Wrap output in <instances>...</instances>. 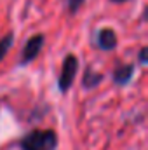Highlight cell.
Masks as SVG:
<instances>
[{
    "instance_id": "obj_6",
    "label": "cell",
    "mask_w": 148,
    "mask_h": 150,
    "mask_svg": "<svg viewBox=\"0 0 148 150\" xmlns=\"http://www.w3.org/2000/svg\"><path fill=\"white\" fill-rule=\"evenodd\" d=\"M101 80H103V74H99V72H96V70H92V68L89 67V68L85 70V74H84L82 84H84L85 89H92V87L99 86Z\"/></svg>"
},
{
    "instance_id": "obj_10",
    "label": "cell",
    "mask_w": 148,
    "mask_h": 150,
    "mask_svg": "<svg viewBox=\"0 0 148 150\" xmlns=\"http://www.w3.org/2000/svg\"><path fill=\"white\" fill-rule=\"evenodd\" d=\"M111 2H115V4H124V2H129V0H111Z\"/></svg>"
},
{
    "instance_id": "obj_7",
    "label": "cell",
    "mask_w": 148,
    "mask_h": 150,
    "mask_svg": "<svg viewBox=\"0 0 148 150\" xmlns=\"http://www.w3.org/2000/svg\"><path fill=\"white\" fill-rule=\"evenodd\" d=\"M12 42H14V33H9V35H5V37L0 40V61L5 58V54L12 47Z\"/></svg>"
},
{
    "instance_id": "obj_9",
    "label": "cell",
    "mask_w": 148,
    "mask_h": 150,
    "mask_svg": "<svg viewBox=\"0 0 148 150\" xmlns=\"http://www.w3.org/2000/svg\"><path fill=\"white\" fill-rule=\"evenodd\" d=\"M140 63L141 65H147L148 63V49L147 47H141V51H140Z\"/></svg>"
},
{
    "instance_id": "obj_1",
    "label": "cell",
    "mask_w": 148,
    "mask_h": 150,
    "mask_svg": "<svg viewBox=\"0 0 148 150\" xmlns=\"http://www.w3.org/2000/svg\"><path fill=\"white\" fill-rule=\"evenodd\" d=\"M58 134L52 129H33L21 140V150H56Z\"/></svg>"
},
{
    "instance_id": "obj_8",
    "label": "cell",
    "mask_w": 148,
    "mask_h": 150,
    "mask_svg": "<svg viewBox=\"0 0 148 150\" xmlns=\"http://www.w3.org/2000/svg\"><path fill=\"white\" fill-rule=\"evenodd\" d=\"M82 4H84V0H66V9L70 14H75V12H78Z\"/></svg>"
},
{
    "instance_id": "obj_5",
    "label": "cell",
    "mask_w": 148,
    "mask_h": 150,
    "mask_svg": "<svg viewBox=\"0 0 148 150\" xmlns=\"http://www.w3.org/2000/svg\"><path fill=\"white\" fill-rule=\"evenodd\" d=\"M134 70H136L134 65H122V67L115 68V72H113V82L118 84V86L129 84L131 79H132V75H134Z\"/></svg>"
},
{
    "instance_id": "obj_4",
    "label": "cell",
    "mask_w": 148,
    "mask_h": 150,
    "mask_svg": "<svg viewBox=\"0 0 148 150\" xmlns=\"http://www.w3.org/2000/svg\"><path fill=\"white\" fill-rule=\"evenodd\" d=\"M118 40H117V33L111 30V28H103L99 33H98V45L103 49V51H113L117 47Z\"/></svg>"
},
{
    "instance_id": "obj_3",
    "label": "cell",
    "mask_w": 148,
    "mask_h": 150,
    "mask_svg": "<svg viewBox=\"0 0 148 150\" xmlns=\"http://www.w3.org/2000/svg\"><path fill=\"white\" fill-rule=\"evenodd\" d=\"M44 40H45V37L42 33H37V35H33V37H30L26 40V44L23 47V52H21V59H19L21 65H28L37 58L40 54V51H42V47H44Z\"/></svg>"
},
{
    "instance_id": "obj_2",
    "label": "cell",
    "mask_w": 148,
    "mask_h": 150,
    "mask_svg": "<svg viewBox=\"0 0 148 150\" xmlns=\"http://www.w3.org/2000/svg\"><path fill=\"white\" fill-rule=\"evenodd\" d=\"M77 68H78V59L73 54H68L63 61V68H61V74H59V79H58V86H59L61 93H66L72 87L75 75H77Z\"/></svg>"
}]
</instances>
